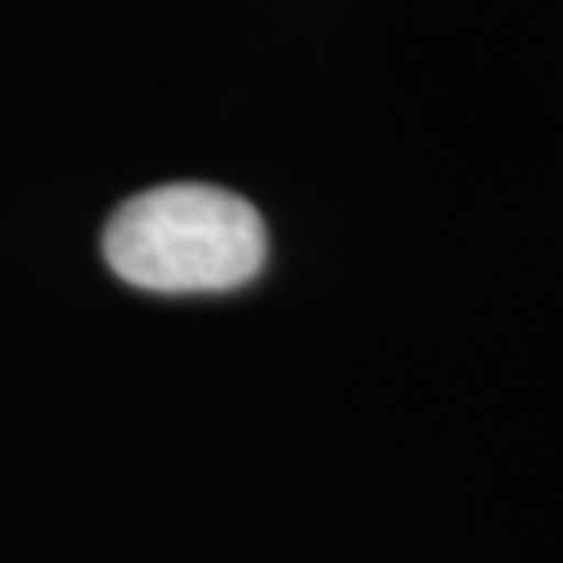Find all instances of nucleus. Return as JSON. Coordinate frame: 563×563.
<instances>
[{
    "mask_svg": "<svg viewBox=\"0 0 563 563\" xmlns=\"http://www.w3.org/2000/svg\"><path fill=\"white\" fill-rule=\"evenodd\" d=\"M104 260L146 292H225L260 276L267 230L255 205L225 188L163 184L113 213Z\"/></svg>",
    "mask_w": 563,
    "mask_h": 563,
    "instance_id": "obj_1",
    "label": "nucleus"
}]
</instances>
